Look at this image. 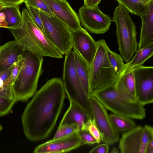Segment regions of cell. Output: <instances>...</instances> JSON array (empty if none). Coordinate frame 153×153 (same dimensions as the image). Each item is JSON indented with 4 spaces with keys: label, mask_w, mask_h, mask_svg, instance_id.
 I'll return each instance as SVG.
<instances>
[{
    "label": "cell",
    "mask_w": 153,
    "mask_h": 153,
    "mask_svg": "<svg viewBox=\"0 0 153 153\" xmlns=\"http://www.w3.org/2000/svg\"><path fill=\"white\" fill-rule=\"evenodd\" d=\"M21 116L24 133L29 140L48 138L56 126L66 97L62 79L48 80L33 96Z\"/></svg>",
    "instance_id": "6da1fadb"
},
{
    "label": "cell",
    "mask_w": 153,
    "mask_h": 153,
    "mask_svg": "<svg viewBox=\"0 0 153 153\" xmlns=\"http://www.w3.org/2000/svg\"><path fill=\"white\" fill-rule=\"evenodd\" d=\"M91 96L113 113L140 120L146 116L144 105L118 79L111 85L92 92Z\"/></svg>",
    "instance_id": "7a4b0ae2"
},
{
    "label": "cell",
    "mask_w": 153,
    "mask_h": 153,
    "mask_svg": "<svg viewBox=\"0 0 153 153\" xmlns=\"http://www.w3.org/2000/svg\"><path fill=\"white\" fill-rule=\"evenodd\" d=\"M22 15L20 23L9 29L16 43L24 50L43 57L62 58V55L34 23L26 9L23 10Z\"/></svg>",
    "instance_id": "3957f363"
},
{
    "label": "cell",
    "mask_w": 153,
    "mask_h": 153,
    "mask_svg": "<svg viewBox=\"0 0 153 153\" xmlns=\"http://www.w3.org/2000/svg\"><path fill=\"white\" fill-rule=\"evenodd\" d=\"M43 57L24 50L20 58L18 74L11 87L17 101L26 102L33 96L42 74Z\"/></svg>",
    "instance_id": "277c9868"
},
{
    "label": "cell",
    "mask_w": 153,
    "mask_h": 153,
    "mask_svg": "<svg viewBox=\"0 0 153 153\" xmlns=\"http://www.w3.org/2000/svg\"><path fill=\"white\" fill-rule=\"evenodd\" d=\"M113 14L118 49L124 61L127 63L137 49L136 26L128 10L121 4L116 7Z\"/></svg>",
    "instance_id": "5b68a950"
},
{
    "label": "cell",
    "mask_w": 153,
    "mask_h": 153,
    "mask_svg": "<svg viewBox=\"0 0 153 153\" xmlns=\"http://www.w3.org/2000/svg\"><path fill=\"white\" fill-rule=\"evenodd\" d=\"M97 52L90 68V80L91 92L116 82L119 77L115 74L108 59L107 50L108 47L105 41H97Z\"/></svg>",
    "instance_id": "8992f818"
},
{
    "label": "cell",
    "mask_w": 153,
    "mask_h": 153,
    "mask_svg": "<svg viewBox=\"0 0 153 153\" xmlns=\"http://www.w3.org/2000/svg\"><path fill=\"white\" fill-rule=\"evenodd\" d=\"M62 80L69 100L79 105L91 117L89 98L77 73L74 52L72 50L65 56Z\"/></svg>",
    "instance_id": "52a82bcc"
},
{
    "label": "cell",
    "mask_w": 153,
    "mask_h": 153,
    "mask_svg": "<svg viewBox=\"0 0 153 153\" xmlns=\"http://www.w3.org/2000/svg\"><path fill=\"white\" fill-rule=\"evenodd\" d=\"M39 11L44 33L61 54L66 55L72 48L71 31L53 15Z\"/></svg>",
    "instance_id": "ba28073f"
},
{
    "label": "cell",
    "mask_w": 153,
    "mask_h": 153,
    "mask_svg": "<svg viewBox=\"0 0 153 153\" xmlns=\"http://www.w3.org/2000/svg\"><path fill=\"white\" fill-rule=\"evenodd\" d=\"M153 139V128L138 126L122 134L119 147L121 153H145L146 145Z\"/></svg>",
    "instance_id": "9c48e42d"
},
{
    "label": "cell",
    "mask_w": 153,
    "mask_h": 153,
    "mask_svg": "<svg viewBox=\"0 0 153 153\" xmlns=\"http://www.w3.org/2000/svg\"><path fill=\"white\" fill-rule=\"evenodd\" d=\"M91 118H93L101 134L102 142L111 145L119 140L118 132L114 129L107 109L95 97L89 99Z\"/></svg>",
    "instance_id": "30bf717a"
},
{
    "label": "cell",
    "mask_w": 153,
    "mask_h": 153,
    "mask_svg": "<svg viewBox=\"0 0 153 153\" xmlns=\"http://www.w3.org/2000/svg\"><path fill=\"white\" fill-rule=\"evenodd\" d=\"M80 24L90 32L97 34L104 33L109 29L112 20L103 13L98 6L89 8L84 5L79 10Z\"/></svg>",
    "instance_id": "8fae6325"
},
{
    "label": "cell",
    "mask_w": 153,
    "mask_h": 153,
    "mask_svg": "<svg viewBox=\"0 0 153 153\" xmlns=\"http://www.w3.org/2000/svg\"><path fill=\"white\" fill-rule=\"evenodd\" d=\"M135 97L144 105L153 102V67L140 65L132 69Z\"/></svg>",
    "instance_id": "7c38bea8"
},
{
    "label": "cell",
    "mask_w": 153,
    "mask_h": 153,
    "mask_svg": "<svg viewBox=\"0 0 153 153\" xmlns=\"http://www.w3.org/2000/svg\"><path fill=\"white\" fill-rule=\"evenodd\" d=\"M72 48L77 52L90 66L95 55L98 43L88 33L81 27L71 31Z\"/></svg>",
    "instance_id": "4fadbf2b"
},
{
    "label": "cell",
    "mask_w": 153,
    "mask_h": 153,
    "mask_svg": "<svg viewBox=\"0 0 153 153\" xmlns=\"http://www.w3.org/2000/svg\"><path fill=\"white\" fill-rule=\"evenodd\" d=\"M85 145L80 139L78 131L67 136L51 139L36 147L34 153L66 152Z\"/></svg>",
    "instance_id": "5bb4252c"
},
{
    "label": "cell",
    "mask_w": 153,
    "mask_h": 153,
    "mask_svg": "<svg viewBox=\"0 0 153 153\" xmlns=\"http://www.w3.org/2000/svg\"><path fill=\"white\" fill-rule=\"evenodd\" d=\"M53 14L73 31L81 27L78 16L66 0H44Z\"/></svg>",
    "instance_id": "9a60e30c"
},
{
    "label": "cell",
    "mask_w": 153,
    "mask_h": 153,
    "mask_svg": "<svg viewBox=\"0 0 153 153\" xmlns=\"http://www.w3.org/2000/svg\"><path fill=\"white\" fill-rule=\"evenodd\" d=\"M140 17L141 26L137 50L153 44V0L149 1L145 12Z\"/></svg>",
    "instance_id": "2e32d148"
},
{
    "label": "cell",
    "mask_w": 153,
    "mask_h": 153,
    "mask_svg": "<svg viewBox=\"0 0 153 153\" xmlns=\"http://www.w3.org/2000/svg\"><path fill=\"white\" fill-rule=\"evenodd\" d=\"M69 100V107L65 114L59 126L76 123L78 126L79 130L82 129L91 117L79 105L71 100Z\"/></svg>",
    "instance_id": "e0dca14e"
},
{
    "label": "cell",
    "mask_w": 153,
    "mask_h": 153,
    "mask_svg": "<svg viewBox=\"0 0 153 153\" xmlns=\"http://www.w3.org/2000/svg\"><path fill=\"white\" fill-rule=\"evenodd\" d=\"M0 55V71L9 68L18 60L24 50L15 40L4 44Z\"/></svg>",
    "instance_id": "ac0fdd59"
},
{
    "label": "cell",
    "mask_w": 153,
    "mask_h": 153,
    "mask_svg": "<svg viewBox=\"0 0 153 153\" xmlns=\"http://www.w3.org/2000/svg\"><path fill=\"white\" fill-rule=\"evenodd\" d=\"M73 52L77 73L89 98L92 93L90 85L89 66L77 52L74 50Z\"/></svg>",
    "instance_id": "d6986e66"
},
{
    "label": "cell",
    "mask_w": 153,
    "mask_h": 153,
    "mask_svg": "<svg viewBox=\"0 0 153 153\" xmlns=\"http://www.w3.org/2000/svg\"><path fill=\"white\" fill-rule=\"evenodd\" d=\"M135 53L130 61L126 64L124 72L136 67L142 65L147 60L152 57L153 55V44L137 50Z\"/></svg>",
    "instance_id": "ffe728a7"
},
{
    "label": "cell",
    "mask_w": 153,
    "mask_h": 153,
    "mask_svg": "<svg viewBox=\"0 0 153 153\" xmlns=\"http://www.w3.org/2000/svg\"><path fill=\"white\" fill-rule=\"evenodd\" d=\"M109 117L114 129L117 132L129 130L136 126L135 122L129 118L113 113Z\"/></svg>",
    "instance_id": "44dd1931"
},
{
    "label": "cell",
    "mask_w": 153,
    "mask_h": 153,
    "mask_svg": "<svg viewBox=\"0 0 153 153\" xmlns=\"http://www.w3.org/2000/svg\"><path fill=\"white\" fill-rule=\"evenodd\" d=\"M20 5L5 6L1 10L5 15L8 29L16 27L21 22L22 15L20 11Z\"/></svg>",
    "instance_id": "7402d4cb"
},
{
    "label": "cell",
    "mask_w": 153,
    "mask_h": 153,
    "mask_svg": "<svg viewBox=\"0 0 153 153\" xmlns=\"http://www.w3.org/2000/svg\"><path fill=\"white\" fill-rule=\"evenodd\" d=\"M131 14L140 17L146 10L148 3L146 0H116Z\"/></svg>",
    "instance_id": "603a6c76"
},
{
    "label": "cell",
    "mask_w": 153,
    "mask_h": 153,
    "mask_svg": "<svg viewBox=\"0 0 153 153\" xmlns=\"http://www.w3.org/2000/svg\"><path fill=\"white\" fill-rule=\"evenodd\" d=\"M107 54L115 75L119 77L123 73L126 67L123 59L120 55L111 50L109 47L107 50Z\"/></svg>",
    "instance_id": "cb8c5ba5"
},
{
    "label": "cell",
    "mask_w": 153,
    "mask_h": 153,
    "mask_svg": "<svg viewBox=\"0 0 153 153\" xmlns=\"http://www.w3.org/2000/svg\"><path fill=\"white\" fill-rule=\"evenodd\" d=\"M127 90L135 97V81L132 69L124 72L118 78Z\"/></svg>",
    "instance_id": "d4e9b609"
},
{
    "label": "cell",
    "mask_w": 153,
    "mask_h": 153,
    "mask_svg": "<svg viewBox=\"0 0 153 153\" xmlns=\"http://www.w3.org/2000/svg\"><path fill=\"white\" fill-rule=\"evenodd\" d=\"M79 130L76 123L66 124L59 126L52 139H56L69 135Z\"/></svg>",
    "instance_id": "484cf974"
},
{
    "label": "cell",
    "mask_w": 153,
    "mask_h": 153,
    "mask_svg": "<svg viewBox=\"0 0 153 153\" xmlns=\"http://www.w3.org/2000/svg\"><path fill=\"white\" fill-rule=\"evenodd\" d=\"M26 6L38 9L50 15H53L44 0H24Z\"/></svg>",
    "instance_id": "4316f807"
},
{
    "label": "cell",
    "mask_w": 153,
    "mask_h": 153,
    "mask_svg": "<svg viewBox=\"0 0 153 153\" xmlns=\"http://www.w3.org/2000/svg\"><path fill=\"white\" fill-rule=\"evenodd\" d=\"M16 102L14 99L0 96V117L9 113Z\"/></svg>",
    "instance_id": "83f0119b"
},
{
    "label": "cell",
    "mask_w": 153,
    "mask_h": 153,
    "mask_svg": "<svg viewBox=\"0 0 153 153\" xmlns=\"http://www.w3.org/2000/svg\"><path fill=\"white\" fill-rule=\"evenodd\" d=\"M82 129L88 131L96 140L97 143H100L101 141L100 132L97 127L93 118H90Z\"/></svg>",
    "instance_id": "f1b7e54d"
},
{
    "label": "cell",
    "mask_w": 153,
    "mask_h": 153,
    "mask_svg": "<svg viewBox=\"0 0 153 153\" xmlns=\"http://www.w3.org/2000/svg\"><path fill=\"white\" fill-rule=\"evenodd\" d=\"M26 9L34 23L37 27L44 33V28L39 10L26 6Z\"/></svg>",
    "instance_id": "f546056e"
},
{
    "label": "cell",
    "mask_w": 153,
    "mask_h": 153,
    "mask_svg": "<svg viewBox=\"0 0 153 153\" xmlns=\"http://www.w3.org/2000/svg\"><path fill=\"white\" fill-rule=\"evenodd\" d=\"M22 55L19 56L18 60L15 62L11 66V74L4 82V86L10 85L16 77L20 68V58Z\"/></svg>",
    "instance_id": "4dcf8cb0"
},
{
    "label": "cell",
    "mask_w": 153,
    "mask_h": 153,
    "mask_svg": "<svg viewBox=\"0 0 153 153\" xmlns=\"http://www.w3.org/2000/svg\"><path fill=\"white\" fill-rule=\"evenodd\" d=\"M78 134L80 139L85 144L90 145L97 143L96 140L88 131L84 129L79 130Z\"/></svg>",
    "instance_id": "1f68e13d"
},
{
    "label": "cell",
    "mask_w": 153,
    "mask_h": 153,
    "mask_svg": "<svg viewBox=\"0 0 153 153\" xmlns=\"http://www.w3.org/2000/svg\"><path fill=\"white\" fill-rule=\"evenodd\" d=\"M109 150V145L106 143L100 144L93 148L90 153H107Z\"/></svg>",
    "instance_id": "d6a6232c"
},
{
    "label": "cell",
    "mask_w": 153,
    "mask_h": 153,
    "mask_svg": "<svg viewBox=\"0 0 153 153\" xmlns=\"http://www.w3.org/2000/svg\"><path fill=\"white\" fill-rule=\"evenodd\" d=\"M11 70L10 67L7 69L0 71V88H4V82L10 75Z\"/></svg>",
    "instance_id": "836d02e7"
},
{
    "label": "cell",
    "mask_w": 153,
    "mask_h": 153,
    "mask_svg": "<svg viewBox=\"0 0 153 153\" xmlns=\"http://www.w3.org/2000/svg\"><path fill=\"white\" fill-rule=\"evenodd\" d=\"M0 96L10 99H14L11 85L6 86L4 88H0Z\"/></svg>",
    "instance_id": "e575fe53"
},
{
    "label": "cell",
    "mask_w": 153,
    "mask_h": 153,
    "mask_svg": "<svg viewBox=\"0 0 153 153\" xmlns=\"http://www.w3.org/2000/svg\"><path fill=\"white\" fill-rule=\"evenodd\" d=\"M24 0H0V2L5 6L20 5Z\"/></svg>",
    "instance_id": "d590c367"
},
{
    "label": "cell",
    "mask_w": 153,
    "mask_h": 153,
    "mask_svg": "<svg viewBox=\"0 0 153 153\" xmlns=\"http://www.w3.org/2000/svg\"><path fill=\"white\" fill-rule=\"evenodd\" d=\"M84 5L89 8H94L98 6L101 0H83Z\"/></svg>",
    "instance_id": "8d00e7d4"
},
{
    "label": "cell",
    "mask_w": 153,
    "mask_h": 153,
    "mask_svg": "<svg viewBox=\"0 0 153 153\" xmlns=\"http://www.w3.org/2000/svg\"><path fill=\"white\" fill-rule=\"evenodd\" d=\"M153 148V139L150 140L147 143L146 146V150Z\"/></svg>",
    "instance_id": "74e56055"
},
{
    "label": "cell",
    "mask_w": 153,
    "mask_h": 153,
    "mask_svg": "<svg viewBox=\"0 0 153 153\" xmlns=\"http://www.w3.org/2000/svg\"><path fill=\"white\" fill-rule=\"evenodd\" d=\"M111 153H119V152L117 148L114 147L110 152Z\"/></svg>",
    "instance_id": "f35d334b"
},
{
    "label": "cell",
    "mask_w": 153,
    "mask_h": 153,
    "mask_svg": "<svg viewBox=\"0 0 153 153\" xmlns=\"http://www.w3.org/2000/svg\"><path fill=\"white\" fill-rule=\"evenodd\" d=\"M5 6L3 5L0 2V13L1 10ZM1 27H2L0 21V28Z\"/></svg>",
    "instance_id": "ab89813d"
},
{
    "label": "cell",
    "mask_w": 153,
    "mask_h": 153,
    "mask_svg": "<svg viewBox=\"0 0 153 153\" xmlns=\"http://www.w3.org/2000/svg\"><path fill=\"white\" fill-rule=\"evenodd\" d=\"M145 153H153V148L146 150Z\"/></svg>",
    "instance_id": "60d3db41"
},
{
    "label": "cell",
    "mask_w": 153,
    "mask_h": 153,
    "mask_svg": "<svg viewBox=\"0 0 153 153\" xmlns=\"http://www.w3.org/2000/svg\"><path fill=\"white\" fill-rule=\"evenodd\" d=\"M4 45H2V46H0V54H1V50H2V49L4 48Z\"/></svg>",
    "instance_id": "b9f144b4"
},
{
    "label": "cell",
    "mask_w": 153,
    "mask_h": 153,
    "mask_svg": "<svg viewBox=\"0 0 153 153\" xmlns=\"http://www.w3.org/2000/svg\"><path fill=\"white\" fill-rule=\"evenodd\" d=\"M3 127L0 124V132L2 130Z\"/></svg>",
    "instance_id": "7bdbcfd3"
},
{
    "label": "cell",
    "mask_w": 153,
    "mask_h": 153,
    "mask_svg": "<svg viewBox=\"0 0 153 153\" xmlns=\"http://www.w3.org/2000/svg\"><path fill=\"white\" fill-rule=\"evenodd\" d=\"M151 0H146V1L148 3H149V1H151Z\"/></svg>",
    "instance_id": "ee69618b"
}]
</instances>
